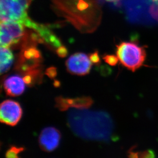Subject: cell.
<instances>
[{"label": "cell", "instance_id": "8992f818", "mask_svg": "<svg viewBox=\"0 0 158 158\" xmlns=\"http://www.w3.org/2000/svg\"><path fill=\"white\" fill-rule=\"evenodd\" d=\"M22 113V109L18 102L5 100L1 104L0 121L6 125L15 126L21 119Z\"/></svg>", "mask_w": 158, "mask_h": 158}, {"label": "cell", "instance_id": "5bb4252c", "mask_svg": "<svg viewBox=\"0 0 158 158\" xmlns=\"http://www.w3.org/2000/svg\"><path fill=\"white\" fill-rule=\"evenodd\" d=\"M24 151V148H18L17 146H12L9 148L6 153V157L7 158H19V155Z\"/></svg>", "mask_w": 158, "mask_h": 158}, {"label": "cell", "instance_id": "3957f363", "mask_svg": "<svg viewBox=\"0 0 158 158\" xmlns=\"http://www.w3.org/2000/svg\"><path fill=\"white\" fill-rule=\"evenodd\" d=\"M116 54L124 67L136 71L143 66L146 59V51L135 42H123L116 46Z\"/></svg>", "mask_w": 158, "mask_h": 158}, {"label": "cell", "instance_id": "5b68a950", "mask_svg": "<svg viewBox=\"0 0 158 158\" xmlns=\"http://www.w3.org/2000/svg\"><path fill=\"white\" fill-rule=\"evenodd\" d=\"M24 25L15 21H1V46L10 48L19 45L21 47L27 31Z\"/></svg>", "mask_w": 158, "mask_h": 158}, {"label": "cell", "instance_id": "4fadbf2b", "mask_svg": "<svg viewBox=\"0 0 158 158\" xmlns=\"http://www.w3.org/2000/svg\"><path fill=\"white\" fill-rule=\"evenodd\" d=\"M128 154L129 157L133 158H152L155 157V154L152 150H147L141 152H135L131 151Z\"/></svg>", "mask_w": 158, "mask_h": 158}, {"label": "cell", "instance_id": "8fae6325", "mask_svg": "<svg viewBox=\"0 0 158 158\" xmlns=\"http://www.w3.org/2000/svg\"><path fill=\"white\" fill-rule=\"evenodd\" d=\"M3 85L6 94L11 97L21 95L25 88V83L23 78L17 75L10 76L5 79Z\"/></svg>", "mask_w": 158, "mask_h": 158}, {"label": "cell", "instance_id": "30bf717a", "mask_svg": "<svg viewBox=\"0 0 158 158\" xmlns=\"http://www.w3.org/2000/svg\"><path fill=\"white\" fill-rule=\"evenodd\" d=\"M56 106L60 111H66L71 107L75 109H88L93 104V100L90 97H77L75 98H69L64 97H57Z\"/></svg>", "mask_w": 158, "mask_h": 158}, {"label": "cell", "instance_id": "44dd1931", "mask_svg": "<svg viewBox=\"0 0 158 158\" xmlns=\"http://www.w3.org/2000/svg\"><path fill=\"white\" fill-rule=\"evenodd\" d=\"M54 85L56 86V87H58L60 86V83L58 81H55L54 83Z\"/></svg>", "mask_w": 158, "mask_h": 158}, {"label": "cell", "instance_id": "7c38bea8", "mask_svg": "<svg viewBox=\"0 0 158 158\" xmlns=\"http://www.w3.org/2000/svg\"><path fill=\"white\" fill-rule=\"evenodd\" d=\"M0 53V71L1 74H3L10 69L14 61V57L11 51L7 47L1 46Z\"/></svg>", "mask_w": 158, "mask_h": 158}, {"label": "cell", "instance_id": "52a82bcc", "mask_svg": "<svg viewBox=\"0 0 158 158\" xmlns=\"http://www.w3.org/2000/svg\"><path fill=\"white\" fill-rule=\"evenodd\" d=\"M88 55L83 53H76L72 55L66 62L67 70L72 74L83 76L89 73L92 67Z\"/></svg>", "mask_w": 158, "mask_h": 158}, {"label": "cell", "instance_id": "277c9868", "mask_svg": "<svg viewBox=\"0 0 158 158\" xmlns=\"http://www.w3.org/2000/svg\"><path fill=\"white\" fill-rule=\"evenodd\" d=\"M32 0H1V21H15L25 25L30 18L27 10Z\"/></svg>", "mask_w": 158, "mask_h": 158}, {"label": "cell", "instance_id": "2e32d148", "mask_svg": "<svg viewBox=\"0 0 158 158\" xmlns=\"http://www.w3.org/2000/svg\"><path fill=\"white\" fill-rule=\"evenodd\" d=\"M152 5L149 8V12L152 18L158 21V0H151Z\"/></svg>", "mask_w": 158, "mask_h": 158}, {"label": "cell", "instance_id": "9a60e30c", "mask_svg": "<svg viewBox=\"0 0 158 158\" xmlns=\"http://www.w3.org/2000/svg\"><path fill=\"white\" fill-rule=\"evenodd\" d=\"M103 59L106 64L111 66H116L119 61L117 56L113 54H106Z\"/></svg>", "mask_w": 158, "mask_h": 158}, {"label": "cell", "instance_id": "d6986e66", "mask_svg": "<svg viewBox=\"0 0 158 158\" xmlns=\"http://www.w3.org/2000/svg\"><path fill=\"white\" fill-rule=\"evenodd\" d=\"M57 54L58 55V56H60V57H65L67 56L68 54V51L67 49L66 48V47H64V46H61L59 48L56 50Z\"/></svg>", "mask_w": 158, "mask_h": 158}, {"label": "cell", "instance_id": "e0dca14e", "mask_svg": "<svg viewBox=\"0 0 158 158\" xmlns=\"http://www.w3.org/2000/svg\"><path fill=\"white\" fill-rule=\"evenodd\" d=\"M89 58L92 64L98 66L101 63V60H100V56L98 51H95L91 53L89 55Z\"/></svg>", "mask_w": 158, "mask_h": 158}, {"label": "cell", "instance_id": "ac0fdd59", "mask_svg": "<svg viewBox=\"0 0 158 158\" xmlns=\"http://www.w3.org/2000/svg\"><path fill=\"white\" fill-rule=\"evenodd\" d=\"M45 74L47 75L50 78L54 79L57 75L56 68L54 67L48 68V69H47L45 71Z\"/></svg>", "mask_w": 158, "mask_h": 158}, {"label": "cell", "instance_id": "9c48e42d", "mask_svg": "<svg viewBox=\"0 0 158 158\" xmlns=\"http://www.w3.org/2000/svg\"><path fill=\"white\" fill-rule=\"evenodd\" d=\"M61 134L57 129L53 127L44 128L39 136L40 148L46 152H51L56 149L60 144Z\"/></svg>", "mask_w": 158, "mask_h": 158}, {"label": "cell", "instance_id": "6da1fadb", "mask_svg": "<svg viewBox=\"0 0 158 158\" xmlns=\"http://www.w3.org/2000/svg\"><path fill=\"white\" fill-rule=\"evenodd\" d=\"M67 123L76 136L87 140L108 141L112 137L114 128L109 114L88 109L69 111Z\"/></svg>", "mask_w": 158, "mask_h": 158}, {"label": "cell", "instance_id": "ba28073f", "mask_svg": "<svg viewBox=\"0 0 158 158\" xmlns=\"http://www.w3.org/2000/svg\"><path fill=\"white\" fill-rule=\"evenodd\" d=\"M27 27L36 32L41 37L43 44H45L50 49L56 51L62 46L61 41L51 30L49 26L39 24L31 20Z\"/></svg>", "mask_w": 158, "mask_h": 158}, {"label": "cell", "instance_id": "7a4b0ae2", "mask_svg": "<svg viewBox=\"0 0 158 158\" xmlns=\"http://www.w3.org/2000/svg\"><path fill=\"white\" fill-rule=\"evenodd\" d=\"M100 0H51L56 14L82 33L95 31L101 22Z\"/></svg>", "mask_w": 158, "mask_h": 158}, {"label": "cell", "instance_id": "ffe728a7", "mask_svg": "<svg viewBox=\"0 0 158 158\" xmlns=\"http://www.w3.org/2000/svg\"><path fill=\"white\" fill-rule=\"evenodd\" d=\"M103 1L107 3H118L121 0H103Z\"/></svg>", "mask_w": 158, "mask_h": 158}]
</instances>
